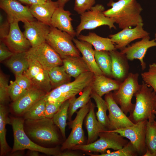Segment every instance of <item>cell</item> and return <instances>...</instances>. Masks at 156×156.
Instances as JSON below:
<instances>
[{"label": "cell", "mask_w": 156, "mask_h": 156, "mask_svg": "<svg viewBox=\"0 0 156 156\" xmlns=\"http://www.w3.org/2000/svg\"><path fill=\"white\" fill-rule=\"evenodd\" d=\"M149 36L144 37L139 41L126 47L120 51L125 54L128 60L132 61L138 59L140 61L142 70L146 68V64L144 58L148 49L156 47V42L155 39L150 40Z\"/></svg>", "instance_id": "cell-19"}, {"label": "cell", "mask_w": 156, "mask_h": 156, "mask_svg": "<svg viewBox=\"0 0 156 156\" xmlns=\"http://www.w3.org/2000/svg\"><path fill=\"white\" fill-rule=\"evenodd\" d=\"M15 81L23 89L28 90L33 87L32 84L29 78L24 73L15 76Z\"/></svg>", "instance_id": "cell-45"}, {"label": "cell", "mask_w": 156, "mask_h": 156, "mask_svg": "<svg viewBox=\"0 0 156 156\" xmlns=\"http://www.w3.org/2000/svg\"><path fill=\"white\" fill-rule=\"evenodd\" d=\"M28 90L23 89L15 81H10L9 93L10 98L13 102L18 99Z\"/></svg>", "instance_id": "cell-41"}, {"label": "cell", "mask_w": 156, "mask_h": 156, "mask_svg": "<svg viewBox=\"0 0 156 156\" xmlns=\"http://www.w3.org/2000/svg\"><path fill=\"white\" fill-rule=\"evenodd\" d=\"M154 113L155 115H156V110L154 111Z\"/></svg>", "instance_id": "cell-54"}, {"label": "cell", "mask_w": 156, "mask_h": 156, "mask_svg": "<svg viewBox=\"0 0 156 156\" xmlns=\"http://www.w3.org/2000/svg\"><path fill=\"white\" fill-rule=\"evenodd\" d=\"M23 33L31 47L37 46L46 42L51 26L35 20L23 23Z\"/></svg>", "instance_id": "cell-15"}, {"label": "cell", "mask_w": 156, "mask_h": 156, "mask_svg": "<svg viewBox=\"0 0 156 156\" xmlns=\"http://www.w3.org/2000/svg\"><path fill=\"white\" fill-rule=\"evenodd\" d=\"M58 7L57 1L49 0L43 3L31 5L29 8L35 18L51 26V17L55 10Z\"/></svg>", "instance_id": "cell-25"}, {"label": "cell", "mask_w": 156, "mask_h": 156, "mask_svg": "<svg viewBox=\"0 0 156 156\" xmlns=\"http://www.w3.org/2000/svg\"><path fill=\"white\" fill-rule=\"evenodd\" d=\"M72 14L64 8L59 7L54 12L51 21V26L68 33L73 38L76 36V32L72 24Z\"/></svg>", "instance_id": "cell-22"}, {"label": "cell", "mask_w": 156, "mask_h": 156, "mask_svg": "<svg viewBox=\"0 0 156 156\" xmlns=\"http://www.w3.org/2000/svg\"><path fill=\"white\" fill-rule=\"evenodd\" d=\"M62 60V65L66 72L71 77L75 78L82 73L90 71L88 65L80 56H68Z\"/></svg>", "instance_id": "cell-27"}, {"label": "cell", "mask_w": 156, "mask_h": 156, "mask_svg": "<svg viewBox=\"0 0 156 156\" xmlns=\"http://www.w3.org/2000/svg\"><path fill=\"white\" fill-rule=\"evenodd\" d=\"M24 118L20 117H13L10 118V125L12 127L14 139L11 153L28 149L37 151L47 155L58 156L61 152L58 147H45L36 143L31 140L24 130Z\"/></svg>", "instance_id": "cell-4"}, {"label": "cell", "mask_w": 156, "mask_h": 156, "mask_svg": "<svg viewBox=\"0 0 156 156\" xmlns=\"http://www.w3.org/2000/svg\"><path fill=\"white\" fill-rule=\"evenodd\" d=\"M105 10L103 5L97 4L81 14L80 22L76 29V36L78 37L83 30L93 29L102 25L107 26L110 29H116L113 20L104 15Z\"/></svg>", "instance_id": "cell-8"}, {"label": "cell", "mask_w": 156, "mask_h": 156, "mask_svg": "<svg viewBox=\"0 0 156 156\" xmlns=\"http://www.w3.org/2000/svg\"><path fill=\"white\" fill-rule=\"evenodd\" d=\"M155 41L156 42V33L155 34Z\"/></svg>", "instance_id": "cell-52"}, {"label": "cell", "mask_w": 156, "mask_h": 156, "mask_svg": "<svg viewBox=\"0 0 156 156\" xmlns=\"http://www.w3.org/2000/svg\"><path fill=\"white\" fill-rule=\"evenodd\" d=\"M95 107V105L90 100L89 111L84 119L88 133L87 144L94 142L97 139L101 132L108 130L97 120L94 112Z\"/></svg>", "instance_id": "cell-24"}, {"label": "cell", "mask_w": 156, "mask_h": 156, "mask_svg": "<svg viewBox=\"0 0 156 156\" xmlns=\"http://www.w3.org/2000/svg\"><path fill=\"white\" fill-rule=\"evenodd\" d=\"M111 8L105 10V16L111 18L122 29L143 23L141 13L143 9L137 0H110L107 3Z\"/></svg>", "instance_id": "cell-1"}, {"label": "cell", "mask_w": 156, "mask_h": 156, "mask_svg": "<svg viewBox=\"0 0 156 156\" xmlns=\"http://www.w3.org/2000/svg\"><path fill=\"white\" fill-rule=\"evenodd\" d=\"M141 88L134 94L135 103L133 111L128 117L134 123L155 120L156 110V92L143 81Z\"/></svg>", "instance_id": "cell-2"}, {"label": "cell", "mask_w": 156, "mask_h": 156, "mask_svg": "<svg viewBox=\"0 0 156 156\" xmlns=\"http://www.w3.org/2000/svg\"><path fill=\"white\" fill-rule=\"evenodd\" d=\"M39 152L36 151L29 150L26 155L27 156H38L39 155Z\"/></svg>", "instance_id": "cell-49"}, {"label": "cell", "mask_w": 156, "mask_h": 156, "mask_svg": "<svg viewBox=\"0 0 156 156\" xmlns=\"http://www.w3.org/2000/svg\"><path fill=\"white\" fill-rule=\"evenodd\" d=\"M91 97L94 100L97 108V111L96 113L97 120L107 130H109V122L107 114L108 107L106 101L102 97L93 90Z\"/></svg>", "instance_id": "cell-32"}, {"label": "cell", "mask_w": 156, "mask_h": 156, "mask_svg": "<svg viewBox=\"0 0 156 156\" xmlns=\"http://www.w3.org/2000/svg\"><path fill=\"white\" fill-rule=\"evenodd\" d=\"M77 38L79 40L90 43L96 51H110L116 50L115 44L109 38L103 37L94 32H90L87 35L80 34Z\"/></svg>", "instance_id": "cell-28"}, {"label": "cell", "mask_w": 156, "mask_h": 156, "mask_svg": "<svg viewBox=\"0 0 156 156\" xmlns=\"http://www.w3.org/2000/svg\"><path fill=\"white\" fill-rule=\"evenodd\" d=\"M46 103L44 98L38 101L23 114L24 119L36 120L45 118Z\"/></svg>", "instance_id": "cell-37"}, {"label": "cell", "mask_w": 156, "mask_h": 156, "mask_svg": "<svg viewBox=\"0 0 156 156\" xmlns=\"http://www.w3.org/2000/svg\"><path fill=\"white\" fill-rule=\"evenodd\" d=\"M109 52L112 59V78L122 82L129 73L128 60L125 54L116 50Z\"/></svg>", "instance_id": "cell-21"}, {"label": "cell", "mask_w": 156, "mask_h": 156, "mask_svg": "<svg viewBox=\"0 0 156 156\" xmlns=\"http://www.w3.org/2000/svg\"><path fill=\"white\" fill-rule=\"evenodd\" d=\"M8 80L2 74L0 75V104L5 105L10 98Z\"/></svg>", "instance_id": "cell-40"}, {"label": "cell", "mask_w": 156, "mask_h": 156, "mask_svg": "<svg viewBox=\"0 0 156 156\" xmlns=\"http://www.w3.org/2000/svg\"><path fill=\"white\" fill-rule=\"evenodd\" d=\"M94 74L90 71L81 74L72 81L63 84L52 90L46 94V101L64 102L75 96L90 86Z\"/></svg>", "instance_id": "cell-5"}, {"label": "cell", "mask_w": 156, "mask_h": 156, "mask_svg": "<svg viewBox=\"0 0 156 156\" xmlns=\"http://www.w3.org/2000/svg\"><path fill=\"white\" fill-rule=\"evenodd\" d=\"M18 0L22 3H24L25 4H26L27 5H31L30 3L29 2L28 0Z\"/></svg>", "instance_id": "cell-51"}, {"label": "cell", "mask_w": 156, "mask_h": 156, "mask_svg": "<svg viewBox=\"0 0 156 156\" xmlns=\"http://www.w3.org/2000/svg\"><path fill=\"white\" fill-rule=\"evenodd\" d=\"M94 54L97 64L103 75L112 78V59L109 52L95 50Z\"/></svg>", "instance_id": "cell-35"}, {"label": "cell", "mask_w": 156, "mask_h": 156, "mask_svg": "<svg viewBox=\"0 0 156 156\" xmlns=\"http://www.w3.org/2000/svg\"><path fill=\"white\" fill-rule=\"evenodd\" d=\"M8 110L5 105L0 104V155L5 156L10 153L12 149L6 140L7 124H10V118L8 117Z\"/></svg>", "instance_id": "cell-29"}, {"label": "cell", "mask_w": 156, "mask_h": 156, "mask_svg": "<svg viewBox=\"0 0 156 156\" xmlns=\"http://www.w3.org/2000/svg\"><path fill=\"white\" fill-rule=\"evenodd\" d=\"M0 41V61L1 62L9 58L14 53L10 50L4 41Z\"/></svg>", "instance_id": "cell-46"}, {"label": "cell", "mask_w": 156, "mask_h": 156, "mask_svg": "<svg viewBox=\"0 0 156 156\" xmlns=\"http://www.w3.org/2000/svg\"><path fill=\"white\" fill-rule=\"evenodd\" d=\"M70 0H58L59 7H64L66 3Z\"/></svg>", "instance_id": "cell-50"}, {"label": "cell", "mask_w": 156, "mask_h": 156, "mask_svg": "<svg viewBox=\"0 0 156 156\" xmlns=\"http://www.w3.org/2000/svg\"><path fill=\"white\" fill-rule=\"evenodd\" d=\"M147 121H141L125 128L110 130L129 139L138 155L143 156L146 150L145 139Z\"/></svg>", "instance_id": "cell-12"}, {"label": "cell", "mask_w": 156, "mask_h": 156, "mask_svg": "<svg viewBox=\"0 0 156 156\" xmlns=\"http://www.w3.org/2000/svg\"><path fill=\"white\" fill-rule=\"evenodd\" d=\"M80 155L77 152L69 151L61 152L58 156H78Z\"/></svg>", "instance_id": "cell-47"}, {"label": "cell", "mask_w": 156, "mask_h": 156, "mask_svg": "<svg viewBox=\"0 0 156 156\" xmlns=\"http://www.w3.org/2000/svg\"><path fill=\"white\" fill-rule=\"evenodd\" d=\"M6 64L15 76L23 74L27 70L29 65L26 52L14 53L8 58Z\"/></svg>", "instance_id": "cell-30"}, {"label": "cell", "mask_w": 156, "mask_h": 156, "mask_svg": "<svg viewBox=\"0 0 156 156\" xmlns=\"http://www.w3.org/2000/svg\"><path fill=\"white\" fill-rule=\"evenodd\" d=\"M92 91L91 85L90 86L83 90L81 94L78 98L75 96L69 99L68 119L69 121L72 120V116L78 109L83 107L89 103L90 100Z\"/></svg>", "instance_id": "cell-31"}, {"label": "cell", "mask_w": 156, "mask_h": 156, "mask_svg": "<svg viewBox=\"0 0 156 156\" xmlns=\"http://www.w3.org/2000/svg\"><path fill=\"white\" fill-rule=\"evenodd\" d=\"M9 33L4 41L10 50L14 53L27 51L31 47V44L21 31L18 22H11Z\"/></svg>", "instance_id": "cell-18"}, {"label": "cell", "mask_w": 156, "mask_h": 156, "mask_svg": "<svg viewBox=\"0 0 156 156\" xmlns=\"http://www.w3.org/2000/svg\"><path fill=\"white\" fill-rule=\"evenodd\" d=\"M99 137L98 139L92 143L77 146L72 149L103 153H105L107 149H112L114 151L119 149L129 142L119 134L110 130L101 132Z\"/></svg>", "instance_id": "cell-7"}, {"label": "cell", "mask_w": 156, "mask_h": 156, "mask_svg": "<svg viewBox=\"0 0 156 156\" xmlns=\"http://www.w3.org/2000/svg\"><path fill=\"white\" fill-rule=\"evenodd\" d=\"M10 29V23L8 20H4L1 14L0 15V41H3L8 35Z\"/></svg>", "instance_id": "cell-44"}, {"label": "cell", "mask_w": 156, "mask_h": 156, "mask_svg": "<svg viewBox=\"0 0 156 156\" xmlns=\"http://www.w3.org/2000/svg\"><path fill=\"white\" fill-rule=\"evenodd\" d=\"M90 100L86 105L77 112L76 116L73 120L69 121L68 125L71 130L62 144L61 148L62 151L72 149L76 146L84 144L85 137L83 124L89 111Z\"/></svg>", "instance_id": "cell-10"}, {"label": "cell", "mask_w": 156, "mask_h": 156, "mask_svg": "<svg viewBox=\"0 0 156 156\" xmlns=\"http://www.w3.org/2000/svg\"><path fill=\"white\" fill-rule=\"evenodd\" d=\"M93 156H137L138 155L132 144L130 141L122 148L112 152H108L99 155L88 154Z\"/></svg>", "instance_id": "cell-38"}, {"label": "cell", "mask_w": 156, "mask_h": 156, "mask_svg": "<svg viewBox=\"0 0 156 156\" xmlns=\"http://www.w3.org/2000/svg\"><path fill=\"white\" fill-rule=\"evenodd\" d=\"M69 104V99L63 102L52 118L54 124L59 129L64 139L66 138L65 129Z\"/></svg>", "instance_id": "cell-34"}, {"label": "cell", "mask_w": 156, "mask_h": 156, "mask_svg": "<svg viewBox=\"0 0 156 156\" xmlns=\"http://www.w3.org/2000/svg\"><path fill=\"white\" fill-rule=\"evenodd\" d=\"M73 41L81 54L82 57L88 65L90 71L95 75H103L96 62L95 50L93 49L92 45L88 42L74 38L73 39Z\"/></svg>", "instance_id": "cell-23"}, {"label": "cell", "mask_w": 156, "mask_h": 156, "mask_svg": "<svg viewBox=\"0 0 156 156\" xmlns=\"http://www.w3.org/2000/svg\"><path fill=\"white\" fill-rule=\"evenodd\" d=\"M62 103V102L59 101H46L45 109V118H52Z\"/></svg>", "instance_id": "cell-43"}, {"label": "cell", "mask_w": 156, "mask_h": 156, "mask_svg": "<svg viewBox=\"0 0 156 156\" xmlns=\"http://www.w3.org/2000/svg\"><path fill=\"white\" fill-rule=\"evenodd\" d=\"M149 67L147 71L141 73V76L143 81L156 92V64H150Z\"/></svg>", "instance_id": "cell-39"}, {"label": "cell", "mask_w": 156, "mask_h": 156, "mask_svg": "<svg viewBox=\"0 0 156 156\" xmlns=\"http://www.w3.org/2000/svg\"><path fill=\"white\" fill-rule=\"evenodd\" d=\"M73 38L66 32L51 27L46 42L62 59L68 56H80V52L73 43Z\"/></svg>", "instance_id": "cell-9"}, {"label": "cell", "mask_w": 156, "mask_h": 156, "mask_svg": "<svg viewBox=\"0 0 156 156\" xmlns=\"http://www.w3.org/2000/svg\"><path fill=\"white\" fill-rule=\"evenodd\" d=\"M154 123L155 125L156 126V120H155L154 121Z\"/></svg>", "instance_id": "cell-53"}, {"label": "cell", "mask_w": 156, "mask_h": 156, "mask_svg": "<svg viewBox=\"0 0 156 156\" xmlns=\"http://www.w3.org/2000/svg\"><path fill=\"white\" fill-rule=\"evenodd\" d=\"M143 25V23H140L133 28L123 29L109 37L115 44L116 49L121 50L133 40L149 36L150 34L144 29Z\"/></svg>", "instance_id": "cell-17"}, {"label": "cell", "mask_w": 156, "mask_h": 156, "mask_svg": "<svg viewBox=\"0 0 156 156\" xmlns=\"http://www.w3.org/2000/svg\"><path fill=\"white\" fill-rule=\"evenodd\" d=\"M31 5L41 4L44 3L49 0H28Z\"/></svg>", "instance_id": "cell-48"}, {"label": "cell", "mask_w": 156, "mask_h": 156, "mask_svg": "<svg viewBox=\"0 0 156 156\" xmlns=\"http://www.w3.org/2000/svg\"><path fill=\"white\" fill-rule=\"evenodd\" d=\"M96 0H75L74 10L81 15L90 10L95 3Z\"/></svg>", "instance_id": "cell-42"}, {"label": "cell", "mask_w": 156, "mask_h": 156, "mask_svg": "<svg viewBox=\"0 0 156 156\" xmlns=\"http://www.w3.org/2000/svg\"><path fill=\"white\" fill-rule=\"evenodd\" d=\"M47 94L44 91L33 87L13 102L12 108L13 112L17 115H23L35 103L44 98Z\"/></svg>", "instance_id": "cell-20"}, {"label": "cell", "mask_w": 156, "mask_h": 156, "mask_svg": "<svg viewBox=\"0 0 156 156\" xmlns=\"http://www.w3.org/2000/svg\"><path fill=\"white\" fill-rule=\"evenodd\" d=\"M28 58L38 62L49 71L56 66L63 65L62 60L59 54L46 42L26 52Z\"/></svg>", "instance_id": "cell-11"}, {"label": "cell", "mask_w": 156, "mask_h": 156, "mask_svg": "<svg viewBox=\"0 0 156 156\" xmlns=\"http://www.w3.org/2000/svg\"><path fill=\"white\" fill-rule=\"evenodd\" d=\"M0 7L7 14L10 23L20 21L24 23L35 20L29 8L16 0H0Z\"/></svg>", "instance_id": "cell-16"}, {"label": "cell", "mask_w": 156, "mask_h": 156, "mask_svg": "<svg viewBox=\"0 0 156 156\" xmlns=\"http://www.w3.org/2000/svg\"><path fill=\"white\" fill-rule=\"evenodd\" d=\"M28 58L29 61V67L24 74L30 79L33 87L41 90L47 93L49 92L51 90L52 87L48 71L36 61Z\"/></svg>", "instance_id": "cell-13"}, {"label": "cell", "mask_w": 156, "mask_h": 156, "mask_svg": "<svg viewBox=\"0 0 156 156\" xmlns=\"http://www.w3.org/2000/svg\"><path fill=\"white\" fill-rule=\"evenodd\" d=\"M155 120L147 121L145 139L146 150L152 156H156V126L154 123Z\"/></svg>", "instance_id": "cell-36"}, {"label": "cell", "mask_w": 156, "mask_h": 156, "mask_svg": "<svg viewBox=\"0 0 156 156\" xmlns=\"http://www.w3.org/2000/svg\"><path fill=\"white\" fill-rule=\"evenodd\" d=\"M139 76L138 73H129L118 89L112 92L114 100L126 115L133 111L135 104L132 103V97L142 86L138 82Z\"/></svg>", "instance_id": "cell-6"}, {"label": "cell", "mask_w": 156, "mask_h": 156, "mask_svg": "<svg viewBox=\"0 0 156 156\" xmlns=\"http://www.w3.org/2000/svg\"><path fill=\"white\" fill-rule=\"evenodd\" d=\"M52 89L71 81L70 77L63 66L54 67L48 71Z\"/></svg>", "instance_id": "cell-33"}, {"label": "cell", "mask_w": 156, "mask_h": 156, "mask_svg": "<svg viewBox=\"0 0 156 156\" xmlns=\"http://www.w3.org/2000/svg\"><path fill=\"white\" fill-rule=\"evenodd\" d=\"M56 126L52 118H46L36 120L25 119L24 124L25 131L31 140L43 145L59 142Z\"/></svg>", "instance_id": "cell-3"}, {"label": "cell", "mask_w": 156, "mask_h": 156, "mask_svg": "<svg viewBox=\"0 0 156 156\" xmlns=\"http://www.w3.org/2000/svg\"><path fill=\"white\" fill-rule=\"evenodd\" d=\"M121 82L104 75H95L91 86L93 91L100 96L117 90Z\"/></svg>", "instance_id": "cell-26"}, {"label": "cell", "mask_w": 156, "mask_h": 156, "mask_svg": "<svg viewBox=\"0 0 156 156\" xmlns=\"http://www.w3.org/2000/svg\"><path fill=\"white\" fill-rule=\"evenodd\" d=\"M104 98L108 107V116L109 122V130L124 128L135 124L118 106L113 98L112 92L105 94Z\"/></svg>", "instance_id": "cell-14"}]
</instances>
